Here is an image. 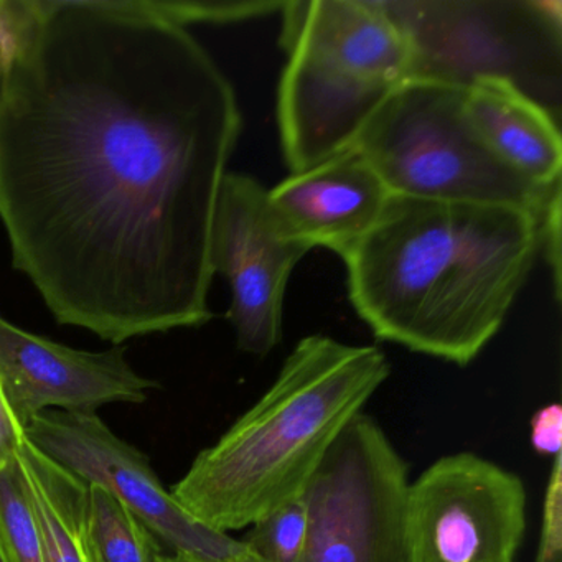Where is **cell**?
Returning <instances> with one entry per match:
<instances>
[{
	"instance_id": "obj_1",
	"label": "cell",
	"mask_w": 562,
	"mask_h": 562,
	"mask_svg": "<svg viewBox=\"0 0 562 562\" xmlns=\"http://www.w3.org/2000/svg\"><path fill=\"white\" fill-rule=\"evenodd\" d=\"M238 97L143 0H21L0 83V223L55 321L120 347L202 327Z\"/></svg>"
},
{
	"instance_id": "obj_2",
	"label": "cell",
	"mask_w": 562,
	"mask_h": 562,
	"mask_svg": "<svg viewBox=\"0 0 562 562\" xmlns=\"http://www.w3.org/2000/svg\"><path fill=\"white\" fill-rule=\"evenodd\" d=\"M539 216L391 195L344 258L351 305L380 340L467 367L496 337L535 268Z\"/></svg>"
},
{
	"instance_id": "obj_3",
	"label": "cell",
	"mask_w": 562,
	"mask_h": 562,
	"mask_svg": "<svg viewBox=\"0 0 562 562\" xmlns=\"http://www.w3.org/2000/svg\"><path fill=\"white\" fill-rule=\"evenodd\" d=\"M390 374L386 353L374 345L302 338L269 390L196 456L170 493L209 528L248 529L304 492L338 434Z\"/></svg>"
},
{
	"instance_id": "obj_4",
	"label": "cell",
	"mask_w": 562,
	"mask_h": 562,
	"mask_svg": "<svg viewBox=\"0 0 562 562\" xmlns=\"http://www.w3.org/2000/svg\"><path fill=\"white\" fill-rule=\"evenodd\" d=\"M288 52L278 90L291 173L353 149L368 121L411 77V52L383 0L284 2Z\"/></svg>"
},
{
	"instance_id": "obj_5",
	"label": "cell",
	"mask_w": 562,
	"mask_h": 562,
	"mask_svg": "<svg viewBox=\"0 0 562 562\" xmlns=\"http://www.w3.org/2000/svg\"><path fill=\"white\" fill-rule=\"evenodd\" d=\"M467 88L404 81L368 121L353 149L391 195L518 206L541 215L558 186H536L506 166L465 110Z\"/></svg>"
},
{
	"instance_id": "obj_6",
	"label": "cell",
	"mask_w": 562,
	"mask_h": 562,
	"mask_svg": "<svg viewBox=\"0 0 562 562\" xmlns=\"http://www.w3.org/2000/svg\"><path fill=\"white\" fill-rule=\"evenodd\" d=\"M406 37L411 78L467 88L502 78L561 120L559 0H383Z\"/></svg>"
},
{
	"instance_id": "obj_7",
	"label": "cell",
	"mask_w": 562,
	"mask_h": 562,
	"mask_svg": "<svg viewBox=\"0 0 562 562\" xmlns=\"http://www.w3.org/2000/svg\"><path fill=\"white\" fill-rule=\"evenodd\" d=\"M409 467L383 427L360 413L304 488L307 539L299 562H404Z\"/></svg>"
},
{
	"instance_id": "obj_8",
	"label": "cell",
	"mask_w": 562,
	"mask_h": 562,
	"mask_svg": "<svg viewBox=\"0 0 562 562\" xmlns=\"http://www.w3.org/2000/svg\"><path fill=\"white\" fill-rule=\"evenodd\" d=\"M526 512L518 473L479 453L440 457L409 483L404 562H516Z\"/></svg>"
},
{
	"instance_id": "obj_9",
	"label": "cell",
	"mask_w": 562,
	"mask_h": 562,
	"mask_svg": "<svg viewBox=\"0 0 562 562\" xmlns=\"http://www.w3.org/2000/svg\"><path fill=\"white\" fill-rule=\"evenodd\" d=\"M29 442L87 483L110 492L154 532L169 554L236 562L245 542L202 525L179 505L146 453L117 437L98 414L45 411L25 426Z\"/></svg>"
},
{
	"instance_id": "obj_10",
	"label": "cell",
	"mask_w": 562,
	"mask_h": 562,
	"mask_svg": "<svg viewBox=\"0 0 562 562\" xmlns=\"http://www.w3.org/2000/svg\"><path fill=\"white\" fill-rule=\"evenodd\" d=\"M311 249L288 238L272 216L268 189L228 172L212 229V269L228 282V317L245 353L268 357L282 340L284 299L295 266Z\"/></svg>"
},
{
	"instance_id": "obj_11",
	"label": "cell",
	"mask_w": 562,
	"mask_h": 562,
	"mask_svg": "<svg viewBox=\"0 0 562 562\" xmlns=\"http://www.w3.org/2000/svg\"><path fill=\"white\" fill-rule=\"evenodd\" d=\"M0 386L25 427L45 411L97 414L108 404H140L159 384L131 367L123 347L77 350L0 315Z\"/></svg>"
},
{
	"instance_id": "obj_12",
	"label": "cell",
	"mask_w": 562,
	"mask_h": 562,
	"mask_svg": "<svg viewBox=\"0 0 562 562\" xmlns=\"http://www.w3.org/2000/svg\"><path fill=\"white\" fill-rule=\"evenodd\" d=\"M391 193L355 149L268 190L281 232L308 249L327 248L341 259L374 228Z\"/></svg>"
},
{
	"instance_id": "obj_13",
	"label": "cell",
	"mask_w": 562,
	"mask_h": 562,
	"mask_svg": "<svg viewBox=\"0 0 562 562\" xmlns=\"http://www.w3.org/2000/svg\"><path fill=\"white\" fill-rule=\"evenodd\" d=\"M465 110L486 146L536 186L561 183L559 120L502 78H480L467 87Z\"/></svg>"
},
{
	"instance_id": "obj_14",
	"label": "cell",
	"mask_w": 562,
	"mask_h": 562,
	"mask_svg": "<svg viewBox=\"0 0 562 562\" xmlns=\"http://www.w3.org/2000/svg\"><path fill=\"white\" fill-rule=\"evenodd\" d=\"M19 457L41 522L44 562H93L85 539L87 483L48 459L29 440Z\"/></svg>"
},
{
	"instance_id": "obj_15",
	"label": "cell",
	"mask_w": 562,
	"mask_h": 562,
	"mask_svg": "<svg viewBox=\"0 0 562 562\" xmlns=\"http://www.w3.org/2000/svg\"><path fill=\"white\" fill-rule=\"evenodd\" d=\"M85 539L93 562H160L169 552L123 503L98 485H87Z\"/></svg>"
},
{
	"instance_id": "obj_16",
	"label": "cell",
	"mask_w": 562,
	"mask_h": 562,
	"mask_svg": "<svg viewBox=\"0 0 562 562\" xmlns=\"http://www.w3.org/2000/svg\"><path fill=\"white\" fill-rule=\"evenodd\" d=\"M0 548L11 562H44V539L21 457L0 470Z\"/></svg>"
},
{
	"instance_id": "obj_17",
	"label": "cell",
	"mask_w": 562,
	"mask_h": 562,
	"mask_svg": "<svg viewBox=\"0 0 562 562\" xmlns=\"http://www.w3.org/2000/svg\"><path fill=\"white\" fill-rule=\"evenodd\" d=\"M307 539V505L304 493L281 503L252 522L246 549L261 562H299Z\"/></svg>"
},
{
	"instance_id": "obj_18",
	"label": "cell",
	"mask_w": 562,
	"mask_h": 562,
	"mask_svg": "<svg viewBox=\"0 0 562 562\" xmlns=\"http://www.w3.org/2000/svg\"><path fill=\"white\" fill-rule=\"evenodd\" d=\"M153 14L189 29L193 24H238L281 11L284 2H226V0H143Z\"/></svg>"
},
{
	"instance_id": "obj_19",
	"label": "cell",
	"mask_w": 562,
	"mask_h": 562,
	"mask_svg": "<svg viewBox=\"0 0 562 562\" xmlns=\"http://www.w3.org/2000/svg\"><path fill=\"white\" fill-rule=\"evenodd\" d=\"M535 562H562V453L552 459Z\"/></svg>"
},
{
	"instance_id": "obj_20",
	"label": "cell",
	"mask_w": 562,
	"mask_h": 562,
	"mask_svg": "<svg viewBox=\"0 0 562 562\" xmlns=\"http://www.w3.org/2000/svg\"><path fill=\"white\" fill-rule=\"evenodd\" d=\"M561 186L552 192L546 203L539 222H541V252L552 272L555 301H561Z\"/></svg>"
},
{
	"instance_id": "obj_21",
	"label": "cell",
	"mask_w": 562,
	"mask_h": 562,
	"mask_svg": "<svg viewBox=\"0 0 562 562\" xmlns=\"http://www.w3.org/2000/svg\"><path fill=\"white\" fill-rule=\"evenodd\" d=\"M529 440L539 456H561L562 449V407L559 403L548 404L536 411L531 417Z\"/></svg>"
},
{
	"instance_id": "obj_22",
	"label": "cell",
	"mask_w": 562,
	"mask_h": 562,
	"mask_svg": "<svg viewBox=\"0 0 562 562\" xmlns=\"http://www.w3.org/2000/svg\"><path fill=\"white\" fill-rule=\"evenodd\" d=\"M25 440V427L19 423L0 386V470L11 465L18 460Z\"/></svg>"
},
{
	"instance_id": "obj_23",
	"label": "cell",
	"mask_w": 562,
	"mask_h": 562,
	"mask_svg": "<svg viewBox=\"0 0 562 562\" xmlns=\"http://www.w3.org/2000/svg\"><path fill=\"white\" fill-rule=\"evenodd\" d=\"M21 19V0H0V83L11 58Z\"/></svg>"
},
{
	"instance_id": "obj_24",
	"label": "cell",
	"mask_w": 562,
	"mask_h": 562,
	"mask_svg": "<svg viewBox=\"0 0 562 562\" xmlns=\"http://www.w3.org/2000/svg\"><path fill=\"white\" fill-rule=\"evenodd\" d=\"M160 562H196L193 559L183 558V555L166 554Z\"/></svg>"
},
{
	"instance_id": "obj_25",
	"label": "cell",
	"mask_w": 562,
	"mask_h": 562,
	"mask_svg": "<svg viewBox=\"0 0 562 562\" xmlns=\"http://www.w3.org/2000/svg\"><path fill=\"white\" fill-rule=\"evenodd\" d=\"M236 562H261V561H258V559L252 558V555L249 554V552H248V554H246L245 558H241V559H239V561H236Z\"/></svg>"
},
{
	"instance_id": "obj_26",
	"label": "cell",
	"mask_w": 562,
	"mask_h": 562,
	"mask_svg": "<svg viewBox=\"0 0 562 562\" xmlns=\"http://www.w3.org/2000/svg\"><path fill=\"white\" fill-rule=\"evenodd\" d=\"M0 562H11L2 548H0Z\"/></svg>"
}]
</instances>
